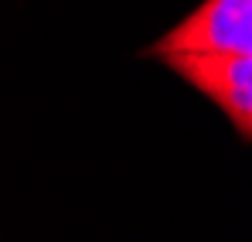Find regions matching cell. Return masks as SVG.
Instances as JSON below:
<instances>
[{
  "label": "cell",
  "mask_w": 252,
  "mask_h": 242,
  "mask_svg": "<svg viewBox=\"0 0 252 242\" xmlns=\"http://www.w3.org/2000/svg\"><path fill=\"white\" fill-rule=\"evenodd\" d=\"M147 55H252V0H205Z\"/></svg>",
  "instance_id": "1"
},
{
  "label": "cell",
  "mask_w": 252,
  "mask_h": 242,
  "mask_svg": "<svg viewBox=\"0 0 252 242\" xmlns=\"http://www.w3.org/2000/svg\"><path fill=\"white\" fill-rule=\"evenodd\" d=\"M181 82L211 99L252 143V55H160Z\"/></svg>",
  "instance_id": "2"
}]
</instances>
